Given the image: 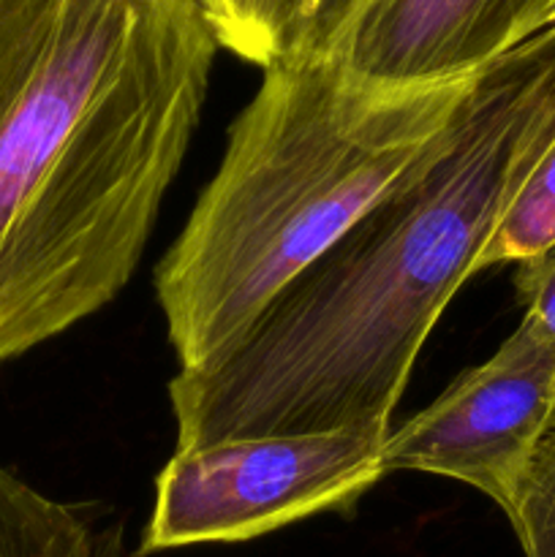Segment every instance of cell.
Instances as JSON below:
<instances>
[{
	"label": "cell",
	"mask_w": 555,
	"mask_h": 557,
	"mask_svg": "<svg viewBox=\"0 0 555 557\" xmlns=\"http://www.w3.org/2000/svg\"><path fill=\"white\" fill-rule=\"evenodd\" d=\"M555 139V25L477 71L439 139L237 343L169 381L177 449L392 433L435 321Z\"/></svg>",
	"instance_id": "cell-1"
},
{
	"label": "cell",
	"mask_w": 555,
	"mask_h": 557,
	"mask_svg": "<svg viewBox=\"0 0 555 557\" xmlns=\"http://www.w3.org/2000/svg\"><path fill=\"white\" fill-rule=\"evenodd\" d=\"M218 49L196 0H0V364L128 286Z\"/></svg>",
	"instance_id": "cell-2"
},
{
	"label": "cell",
	"mask_w": 555,
	"mask_h": 557,
	"mask_svg": "<svg viewBox=\"0 0 555 557\" xmlns=\"http://www.w3.org/2000/svg\"><path fill=\"white\" fill-rule=\"evenodd\" d=\"M471 79L375 85L326 54L267 65L218 174L156 267L180 370L237 343L422 158Z\"/></svg>",
	"instance_id": "cell-3"
},
{
	"label": "cell",
	"mask_w": 555,
	"mask_h": 557,
	"mask_svg": "<svg viewBox=\"0 0 555 557\" xmlns=\"http://www.w3.org/2000/svg\"><path fill=\"white\" fill-rule=\"evenodd\" d=\"M386 435L297 433L177 449L156 479L139 555L264 536L321 511H351L386 476Z\"/></svg>",
	"instance_id": "cell-4"
},
{
	"label": "cell",
	"mask_w": 555,
	"mask_h": 557,
	"mask_svg": "<svg viewBox=\"0 0 555 557\" xmlns=\"http://www.w3.org/2000/svg\"><path fill=\"white\" fill-rule=\"evenodd\" d=\"M555 424V357L528 319L424 411L392 430L384 468L477 487L509 515L539 444Z\"/></svg>",
	"instance_id": "cell-5"
},
{
	"label": "cell",
	"mask_w": 555,
	"mask_h": 557,
	"mask_svg": "<svg viewBox=\"0 0 555 557\" xmlns=\"http://www.w3.org/2000/svg\"><path fill=\"white\" fill-rule=\"evenodd\" d=\"M555 25V0H368L326 58L375 85L468 79Z\"/></svg>",
	"instance_id": "cell-6"
},
{
	"label": "cell",
	"mask_w": 555,
	"mask_h": 557,
	"mask_svg": "<svg viewBox=\"0 0 555 557\" xmlns=\"http://www.w3.org/2000/svg\"><path fill=\"white\" fill-rule=\"evenodd\" d=\"M0 557H123V542L120 525H101L0 468Z\"/></svg>",
	"instance_id": "cell-7"
},
{
	"label": "cell",
	"mask_w": 555,
	"mask_h": 557,
	"mask_svg": "<svg viewBox=\"0 0 555 557\" xmlns=\"http://www.w3.org/2000/svg\"><path fill=\"white\" fill-rule=\"evenodd\" d=\"M555 248V139L520 185L493 237L479 253L477 272L526 264Z\"/></svg>",
	"instance_id": "cell-8"
},
{
	"label": "cell",
	"mask_w": 555,
	"mask_h": 557,
	"mask_svg": "<svg viewBox=\"0 0 555 557\" xmlns=\"http://www.w3.org/2000/svg\"><path fill=\"white\" fill-rule=\"evenodd\" d=\"M221 49L248 63L272 65L292 47L299 0H196Z\"/></svg>",
	"instance_id": "cell-9"
},
{
	"label": "cell",
	"mask_w": 555,
	"mask_h": 557,
	"mask_svg": "<svg viewBox=\"0 0 555 557\" xmlns=\"http://www.w3.org/2000/svg\"><path fill=\"white\" fill-rule=\"evenodd\" d=\"M506 517L526 557H555V424L539 444Z\"/></svg>",
	"instance_id": "cell-10"
},
{
	"label": "cell",
	"mask_w": 555,
	"mask_h": 557,
	"mask_svg": "<svg viewBox=\"0 0 555 557\" xmlns=\"http://www.w3.org/2000/svg\"><path fill=\"white\" fill-rule=\"evenodd\" d=\"M365 3L368 0H299L288 54H308V58L330 54L343 27Z\"/></svg>",
	"instance_id": "cell-11"
},
{
	"label": "cell",
	"mask_w": 555,
	"mask_h": 557,
	"mask_svg": "<svg viewBox=\"0 0 555 557\" xmlns=\"http://www.w3.org/2000/svg\"><path fill=\"white\" fill-rule=\"evenodd\" d=\"M515 286L526 305V319L536 326L555 357V248L517 264Z\"/></svg>",
	"instance_id": "cell-12"
}]
</instances>
